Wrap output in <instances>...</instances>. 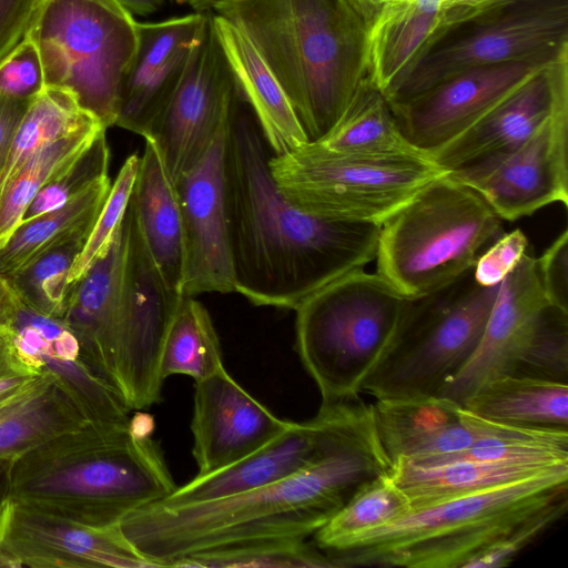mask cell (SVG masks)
I'll return each instance as SVG.
<instances>
[{"label": "cell", "instance_id": "obj_51", "mask_svg": "<svg viewBox=\"0 0 568 568\" xmlns=\"http://www.w3.org/2000/svg\"><path fill=\"white\" fill-rule=\"evenodd\" d=\"M132 14L149 16L163 6L164 0H115Z\"/></svg>", "mask_w": 568, "mask_h": 568}, {"label": "cell", "instance_id": "obj_39", "mask_svg": "<svg viewBox=\"0 0 568 568\" xmlns=\"http://www.w3.org/2000/svg\"><path fill=\"white\" fill-rule=\"evenodd\" d=\"M209 11L138 23V49L124 77L120 97L141 85L178 51L190 45L206 22ZM120 100V99H119Z\"/></svg>", "mask_w": 568, "mask_h": 568}, {"label": "cell", "instance_id": "obj_27", "mask_svg": "<svg viewBox=\"0 0 568 568\" xmlns=\"http://www.w3.org/2000/svg\"><path fill=\"white\" fill-rule=\"evenodd\" d=\"M520 462L457 458L433 465L396 460L390 470L394 483L407 496L412 509L527 479L557 467Z\"/></svg>", "mask_w": 568, "mask_h": 568}, {"label": "cell", "instance_id": "obj_14", "mask_svg": "<svg viewBox=\"0 0 568 568\" xmlns=\"http://www.w3.org/2000/svg\"><path fill=\"white\" fill-rule=\"evenodd\" d=\"M126 220L106 254L72 285L62 320L74 333L83 358L130 410L154 405L136 367L124 303Z\"/></svg>", "mask_w": 568, "mask_h": 568}, {"label": "cell", "instance_id": "obj_19", "mask_svg": "<svg viewBox=\"0 0 568 568\" xmlns=\"http://www.w3.org/2000/svg\"><path fill=\"white\" fill-rule=\"evenodd\" d=\"M290 420L281 419L226 371L195 382L191 422L195 476L224 468L266 444Z\"/></svg>", "mask_w": 568, "mask_h": 568}, {"label": "cell", "instance_id": "obj_4", "mask_svg": "<svg viewBox=\"0 0 568 568\" xmlns=\"http://www.w3.org/2000/svg\"><path fill=\"white\" fill-rule=\"evenodd\" d=\"M210 11L252 42L308 140L325 138L367 75L368 24L347 0H227Z\"/></svg>", "mask_w": 568, "mask_h": 568}, {"label": "cell", "instance_id": "obj_23", "mask_svg": "<svg viewBox=\"0 0 568 568\" xmlns=\"http://www.w3.org/2000/svg\"><path fill=\"white\" fill-rule=\"evenodd\" d=\"M371 406L378 440L392 465L398 459L432 465L473 442L462 406L445 397L376 400Z\"/></svg>", "mask_w": 568, "mask_h": 568}, {"label": "cell", "instance_id": "obj_15", "mask_svg": "<svg viewBox=\"0 0 568 568\" xmlns=\"http://www.w3.org/2000/svg\"><path fill=\"white\" fill-rule=\"evenodd\" d=\"M240 98L209 11L178 88L144 138L156 145L174 183L204 155Z\"/></svg>", "mask_w": 568, "mask_h": 568}, {"label": "cell", "instance_id": "obj_32", "mask_svg": "<svg viewBox=\"0 0 568 568\" xmlns=\"http://www.w3.org/2000/svg\"><path fill=\"white\" fill-rule=\"evenodd\" d=\"M462 415L473 433L470 446L437 463L457 458L542 465L568 463V430L498 424L480 418L463 406Z\"/></svg>", "mask_w": 568, "mask_h": 568}, {"label": "cell", "instance_id": "obj_42", "mask_svg": "<svg viewBox=\"0 0 568 568\" xmlns=\"http://www.w3.org/2000/svg\"><path fill=\"white\" fill-rule=\"evenodd\" d=\"M45 89L43 68L34 44L23 40L0 61V94L33 100Z\"/></svg>", "mask_w": 568, "mask_h": 568}, {"label": "cell", "instance_id": "obj_34", "mask_svg": "<svg viewBox=\"0 0 568 568\" xmlns=\"http://www.w3.org/2000/svg\"><path fill=\"white\" fill-rule=\"evenodd\" d=\"M103 126L82 130L41 149L26 161L0 189V250L21 224L24 212L37 194L65 170Z\"/></svg>", "mask_w": 568, "mask_h": 568}, {"label": "cell", "instance_id": "obj_50", "mask_svg": "<svg viewBox=\"0 0 568 568\" xmlns=\"http://www.w3.org/2000/svg\"><path fill=\"white\" fill-rule=\"evenodd\" d=\"M355 11L369 23L378 14V12L387 4L396 0H347Z\"/></svg>", "mask_w": 568, "mask_h": 568}, {"label": "cell", "instance_id": "obj_43", "mask_svg": "<svg viewBox=\"0 0 568 568\" xmlns=\"http://www.w3.org/2000/svg\"><path fill=\"white\" fill-rule=\"evenodd\" d=\"M529 251V242L521 230L503 233L478 256L473 274L484 286L500 284Z\"/></svg>", "mask_w": 568, "mask_h": 568}, {"label": "cell", "instance_id": "obj_17", "mask_svg": "<svg viewBox=\"0 0 568 568\" xmlns=\"http://www.w3.org/2000/svg\"><path fill=\"white\" fill-rule=\"evenodd\" d=\"M0 549L17 568L155 567L128 540L120 525L89 526L10 499L0 513Z\"/></svg>", "mask_w": 568, "mask_h": 568}, {"label": "cell", "instance_id": "obj_25", "mask_svg": "<svg viewBox=\"0 0 568 568\" xmlns=\"http://www.w3.org/2000/svg\"><path fill=\"white\" fill-rule=\"evenodd\" d=\"M212 22L240 92L272 154L292 152L308 140L283 88L247 37L211 11Z\"/></svg>", "mask_w": 568, "mask_h": 568}, {"label": "cell", "instance_id": "obj_1", "mask_svg": "<svg viewBox=\"0 0 568 568\" xmlns=\"http://www.w3.org/2000/svg\"><path fill=\"white\" fill-rule=\"evenodd\" d=\"M327 423L313 460L281 480L214 500L154 503L128 515L120 528L155 567L243 544L307 539L364 483L389 474L392 463L378 440L372 406L359 396L322 403Z\"/></svg>", "mask_w": 568, "mask_h": 568}, {"label": "cell", "instance_id": "obj_30", "mask_svg": "<svg viewBox=\"0 0 568 568\" xmlns=\"http://www.w3.org/2000/svg\"><path fill=\"white\" fill-rule=\"evenodd\" d=\"M463 407L498 424L568 430L567 383L503 376L479 387Z\"/></svg>", "mask_w": 568, "mask_h": 568}, {"label": "cell", "instance_id": "obj_40", "mask_svg": "<svg viewBox=\"0 0 568 568\" xmlns=\"http://www.w3.org/2000/svg\"><path fill=\"white\" fill-rule=\"evenodd\" d=\"M140 155L126 158L115 180L111 183L108 197L84 242L81 252L74 260L69 283L72 286L100 261L110 248L112 241L123 221L133 191Z\"/></svg>", "mask_w": 568, "mask_h": 568}, {"label": "cell", "instance_id": "obj_13", "mask_svg": "<svg viewBox=\"0 0 568 568\" xmlns=\"http://www.w3.org/2000/svg\"><path fill=\"white\" fill-rule=\"evenodd\" d=\"M568 51L552 63L555 104L517 148L450 171L501 219L516 221L554 203L568 205Z\"/></svg>", "mask_w": 568, "mask_h": 568}, {"label": "cell", "instance_id": "obj_41", "mask_svg": "<svg viewBox=\"0 0 568 568\" xmlns=\"http://www.w3.org/2000/svg\"><path fill=\"white\" fill-rule=\"evenodd\" d=\"M105 132H101L88 149L37 194L24 212L22 222L62 206L94 182L109 176L110 149Z\"/></svg>", "mask_w": 568, "mask_h": 568}, {"label": "cell", "instance_id": "obj_28", "mask_svg": "<svg viewBox=\"0 0 568 568\" xmlns=\"http://www.w3.org/2000/svg\"><path fill=\"white\" fill-rule=\"evenodd\" d=\"M89 423L49 375L0 402V459L16 460L36 446Z\"/></svg>", "mask_w": 568, "mask_h": 568}, {"label": "cell", "instance_id": "obj_29", "mask_svg": "<svg viewBox=\"0 0 568 568\" xmlns=\"http://www.w3.org/2000/svg\"><path fill=\"white\" fill-rule=\"evenodd\" d=\"M100 179L62 206L23 221L0 250V274L10 277L40 256L78 237H88L110 192Z\"/></svg>", "mask_w": 568, "mask_h": 568}, {"label": "cell", "instance_id": "obj_12", "mask_svg": "<svg viewBox=\"0 0 568 568\" xmlns=\"http://www.w3.org/2000/svg\"><path fill=\"white\" fill-rule=\"evenodd\" d=\"M568 50V0H503L436 33L387 99L403 103L458 72L487 64H548Z\"/></svg>", "mask_w": 568, "mask_h": 568}, {"label": "cell", "instance_id": "obj_9", "mask_svg": "<svg viewBox=\"0 0 568 568\" xmlns=\"http://www.w3.org/2000/svg\"><path fill=\"white\" fill-rule=\"evenodd\" d=\"M138 21L115 0H40L26 38L48 88L72 93L108 129L138 49Z\"/></svg>", "mask_w": 568, "mask_h": 568}, {"label": "cell", "instance_id": "obj_11", "mask_svg": "<svg viewBox=\"0 0 568 568\" xmlns=\"http://www.w3.org/2000/svg\"><path fill=\"white\" fill-rule=\"evenodd\" d=\"M503 376L568 382V311L547 300L529 251L501 282L475 353L438 396L463 406Z\"/></svg>", "mask_w": 568, "mask_h": 568}, {"label": "cell", "instance_id": "obj_47", "mask_svg": "<svg viewBox=\"0 0 568 568\" xmlns=\"http://www.w3.org/2000/svg\"><path fill=\"white\" fill-rule=\"evenodd\" d=\"M31 101L0 94V175L8 161L17 130Z\"/></svg>", "mask_w": 568, "mask_h": 568}, {"label": "cell", "instance_id": "obj_31", "mask_svg": "<svg viewBox=\"0 0 568 568\" xmlns=\"http://www.w3.org/2000/svg\"><path fill=\"white\" fill-rule=\"evenodd\" d=\"M313 143L356 156L432 159L405 138L386 97L367 75L333 130Z\"/></svg>", "mask_w": 568, "mask_h": 568}, {"label": "cell", "instance_id": "obj_36", "mask_svg": "<svg viewBox=\"0 0 568 568\" xmlns=\"http://www.w3.org/2000/svg\"><path fill=\"white\" fill-rule=\"evenodd\" d=\"M412 510L404 491L389 474L379 475L356 489L346 504L314 534L315 545L333 551L354 538L387 526Z\"/></svg>", "mask_w": 568, "mask_h": 568}, {"label": "cell", "instance_id": "obj_37", "mask_svg": "<svg viewBox=\"0 0 568 568\" xmlns=\"http://www.w3.org/2000/svg\"><path fill=\"white\" fill-rule=\"evenodd\" d=\"M173 567H333L329 557L306 539L266 540L202 551L179 559Z\"/></svg>", "mask_w": 568, "mask_h": 568}, {"label": "cell", "instance_id": "obj_54", "mask_svg": "<svg viewBox=\"0 0 568 568\" xmlns=\"http://www.w3.org/2000/svg\"><path fill=\"white\" fill-rule=\"evenodd\" d=\"M0 568H17L14 561L0 549Z\"/></svg>", "mask_w": 568, "mask_h": 568}, {"label": "cell", "instance_id": "obj_35", "mask_svg": "<svg viewBox=\"0 0 568 568\" xmlns=\"http://www.w3.org/2000/svg\"><path fill=\"white\" fill-rule=\"evenodd\" d=\"M224 367L221 344L209 311L195 296H182L162 347L163 378L185 375L197 382Z\"/></svg>", "mask_w": 568, "mask_h": 568}, {"label": "cell", "instance_id": "obj_7", "mask_svg": "<svg viewBox=\"0 0 568 568\" xmlns=\"http://www.w3.org/2000/svg\"><path fill=\"white\" fill-rule=\"evenodd\" d=\"M407 301L377 272L358 270L294 310L295 348L322 403L359 396L390 345Z\"/></svg>", "mask_w": 568, "mask_h": 568}, {"label": "cell", "instance_id": "obj_45", "mask_svg": "<svg viewBox=\"0 0 568 568\" xmlns=\"http://www.w3.org/2000/svg\"><path fill=\"white\" fill-rule=\"evenodd\" d=\"M40 376L18 349L11 325L0 329V402L14 396Z\"/></svg>", "mask_w": 568, "mask_h": 568}, {"label": "cell", "instance_id": "obj_53", "mask_svg": "<svg viewBox=\"0 0 568 568\" xmlns=\"http://www.w3.org/2000/svg\"><path fill=\"white\" fill-rule=\"evenodd\" d=\"M227 0H192L191 6L196 12L210 11L215 4Z\"/></svg>", "mask_w": 568, "mask_h": 568}, {"label": "cell", "instance_id": "obj_38", "mask_svg": "<svg viewBox=\"0 0 568 568\" xmlns=\"http://www.w3.org/2000/svg\"><path fill=\"white\" fill-rule=\"evenodd\" d=\"M85 240L78 237L52 250L8 277L20 300L42 314L62 318L72 288L69 272Z\"/></svg>", "mask_w": 568, "mask_h": 568}, {"label": "cell", "instance_id": "obj_18", "mask_svg": "<svg viewBox=\"0 0 568 568\" xmlns=\"http://www.w3.org/2000/svg\"><path fill=\"white\" fill-rule=\"evenodd\" d=\"M546 65L519 61L471 68L403 103L389 105L405 138L430 155Z\"/></svg>", "mask_w": 568, "mask_h": 568}, {"label": "cell", "instance_id": "obj_8", "mask_svg": "<svg viewBox=\"0 0 568 568\" xmlns=\"http://www.w3.org/2000/svg\"><path fill=\"white\" fill-rule=\"evenodd\" d=\"M500 284L480 285L471 268L438 291L408 298L363 392L376 400L438 396L475 353Z\"/></svg>", "mask_w": 568, "mask_h": 568}, {"label": "cell", "instance_id": "obj_46", "mask_svg": "<svg viewBox=\"0 0 568 568\" xmlns=\"http://www.w3.org/2000/svg\"><path fill=\"white\" fill-rule=\"evenodd\" d=\"M40 0H0V61L24 38Z\"/></svg>", "mask_w": 568, "mask_h": 568}, {"label": "cell", "instance_id": "obj_24", "mask_svg": "<svg viewBox=\"0 0 568 568\" xmlns=\"http://www.w3.org/2000/svg\"><path fill=\"white\" fill-rule=\"evenodd\" d=\"M144 141L130 205L138 231L164 283L182 295L184 235L179 193L156 145L149 139Z\"/></svg>", "mask_w": 568, "mask_h": 568}, {"label": "cell", "instance_id": "obj_6", "mask_svg": "<svg viewBox=\"0 0 568 568\" xmlns=\"http://www.w3.org/2000/svg\"><path fill=\"white\" fill-rule=\"evenodd\" d=\"M504 233L484 199L448 173L381 225L377 273L407 298L453 283Z\"/></svg>", "mask_w": 568, "mask_h": 568}, {"label": "cell", "instance_id": "obj_52", "mask_svg": "<svg viewBox=\"0 0 568 568\" xmlns=\"http://www.w3.org/2000/svg\"><path fill=\"white\" fill-rule=\"evenodd\" d=\"M12 460L0 459V513L10 499Z\"/></svg>", "mask_w": 568, "mask_h": 568}, {"label": "cell", "instance_id": "obj_5", "mask_svg": "<svg viewBox=\"0 0 568 568\" xmlns=\"http://www.w3.org/2000/svg\"><path fill=\"white\" fill-rule=\"evenodd\" d=\"M176 487L160 445L132 418L128 426L87 423L21 455L12 462L10 500L109 527Z\"/></svg>", "mask_w": 568, "mask_h": 568}, {"label": "cell", "instance_id": "obj_49", "mask_svg": "<svg viewBox=\"0 0 568 568\" xmlns=\"http://www.w3.org/2000/svg\"><path fill=\"white\" fill-rule=\"evenodd\" d=\"M21 303L8 278L0 274V329L12 324Z\"/></svg>", "mask_w": 568, "mask_h": 568}, {"label": "cell", "instance_id": "obj_33", "mask_svg": "<svg viewBox=\"0 0 568 568\" xmlns=\"http://www.w3.org/2000/svg\"><path fill=\"white\" fill-rule=\"evenodd\" d=\"M95 126L103 125L79 104L72 93L45 87L31 101L17 130L8 161L0 175V189L41 149L64 136Z\"/></svg>", "mask_w": 568, "mask_h": 568}, {"label": "cell", "instance_id": "obj_44", "mask_svg": "<svg viewBox=\"0 0 568 568\" xmlns=\"http://www.w3.org/2000/svg\"><path fill=\"white\" fill-rule=\"evenodd\" d=\"M542 291L556 307L568 311V230L565 229L536 258Z\"/></svg>", "mask_w": 568, "mask_h": 568}, {"label": "cell", "instance_id": "obj_2", "mask_svg": "<svg viewBox=\"0 0 568 568\" xmlns=\"http://www.w3.org/2000/svg\"><path fill=\"white\" fill-rule=\"evenodd\" d=\"M271 151L243 97L231 114L225 190L234 292L256 306L297 308L376 257L381 226L307 214L278 191Z\"/></svg>", "mask_w": 568, "mask_h": 568}, {"label": "cell", "instance_id": "obj_55", "mask_svg": "<svg viewBox=\"0 0 568 568\" xmlns=\"http://www.w3.org/2000/svg\"><path fill=\"white\" fill-rule=\"evenodd\" d=\"M175 1L179 4H189L192 0H172Z\"/></svg>", "mask_w": 568, "mask_h": 568}, {"label": "cell", "instance_id": "obj_26", "mask_svg": "<svg viewBox=\"0 0 568 568\" xmlns=\"http://www.w3.org/2000/svg\"><path fill=\"white\" fill-rule=\"evenodd\" d=\"M440 0H396L368 26L367 77L388 99L413 70L438 23Z\"/></svg>", "mask_w": 568, "mask_h": 568}, {"label": "cell", "instance_id": "obj_48", "mask_svg": "<svg viewBox=\"0 0 568 568\" xmlns=\"http://www.w3.org/2000/svg\"><path fill=\"white\" fill-rule=\"evenodd\" d=\"M500 1L503 0H440L438 23L432 38L439 31L454 26Z\"/></svg>", "mask_w": 568, "mask_h": 568}, {"label": "cell", "instance_id": "obj_22", "mask_svg": "<svg viewBox=\"0 0 568 568\" xmlns=\"http://www.w3.org/2000/svg\"><path fill=\"white\" fill-rule=\"evenodd\" d=\"M551 63L532 73L471 126L435 150L432 160L450 172L508 152L530 138L554 110Z\"/></svg>", "mask_w": 568, "mask_h": 568}, {"label": "cell", "instance_id": "obj_10", "mask_svg": "<svg viewBox=\"0 0 568 568\" xmlns=\"http://www.w3.org/2000/svg\"><path fill=\"white\" fill-rule=\"evenodd\" d=\"M281 192L303 212L332 221L382 225L425 185L447 174L429 158H366L313 142L268 160Z\"/></svg>", "mask_w": 568, "mask_h": 568}, {"label": "cell", "instance_id": "obj_3", "mask_svg": "<svg viewBox=\"0 0 568 568\" xmlns=\"http://www.w3.org/2000/svg\"><path fill=\"white\" fill-rule=\"evenodd\" d=\"M568 507V465L412 509L333 551V567L499 568Z\"/></svg>", "mask_w": 568, "mask_h": 568}, {"label": "cell", "instance_id": "obj_20", "mask_svg": "<svg viewBox=\"0 0 568 568\" xmlns=\"http://www.w3.org/2000/svg\"><path fill=\"white\" fill-rule=\"evenodd\" d=\"M12 338L34 371L52 377L89 423L128 426L130 409L97 376L82 356L79 342L62 318L21 303L11 324Z\"/></svg>", "mask_w": 568, "mask_h": 568}, {"label": "cell", "instance_id": "obj_21", "mask_svg": "<svg viewBox=\"0 0 568 568\" xmlns=\"http://www.w3.org/2000/svg\"><path fill=\"white\" fill-rule=\"evenodd\" d=\"M327 423L320 407L306 422H291L276 436L240 460L190 481L160 503L185 505L225 498L281 480L308 465L318 453Z\"/></svg>", "mask_w": 568, "mask_h": 568}, {"label": "cell", "instance_id": "obj_16", "mask_svg": "<svg viewBox=\"0 0 568 568\" xmlns=\"http://www.w3.org/2000/svg\"><path fill=\"white\" fill-rule=\"evenodd\" d=\"M229 123L230 120L200 161L175 183L184 235L183 296L234 292L225 190Z\"/></svg>", "mask_w": 568, "mask_h": 568}]
</instances>
